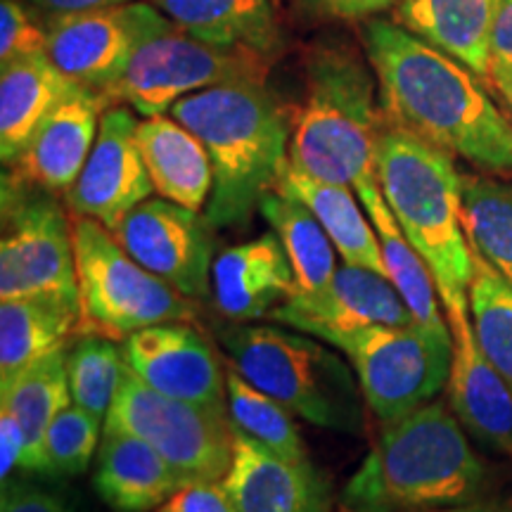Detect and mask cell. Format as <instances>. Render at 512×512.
Segmentation results:
<instances>
[{"mask_svg": "<svg viewBox=\"0 0 512 512\" xmlns=\"http://www.w3.org/2000/svg\"><path fill=\"white\" fill-rule=\"evenodd\" d=\"M363 48L392 124L484 174H512V119L486 91L482 76L396 22H366Z\"/></svg>", "mask_w": 512, "mask_h": 512, "instance_id": "6da1fadb", "label": "cell"}, {"mask_svg": "<svg viewBox=\"0 0 512 512\" xmlns=\"http://www.w3.org/2000/svg\"><path fill=\"white\" fill-rule=\"evenodd\" d=\"M489 467L448 401H430L394 422L339 494V512H432L486 501Z\"/></svg>", "mask_w": 512, "mask_h": 512, "instance_id": "7a4b0ae2", "label": "cell"}, {"mask_svg": "<svg viewBox=\"0 0 512 512\" xmlns=\"http://www.w3.org/2000/svg\"><path fill=\"white\" fill-rule=\"evenodd\" d=\"M375 176L403 235L430 268L448 328L470 323L475 254L463 230V174L453 155L384 117Z\"/></svg>", "mask_w": 512, "mask_h": 512, "instance_id": "3957f363", "label": "cell"}, {"mask_svg": "<svg viewBox=\"0 0 512 512\" xmlns=\"http://www.w3.org/2000/svg\"><path fill=\"white\" fill-rule=\"evenodd\" d=\"M207 147L214 190L207 221L245 226L290 159L292 124L261 81H235L185 95L169 110Z\"/></svg>", "mask_w": 512, "mask_h": 512, "instance_id": "277c9868", "label": "cell"}, {"mask_svg": "<svg viewBox=\"0 0 512 512\" xmlns=\"http://www.w3.org/2000/svg\"><path fill=\"white\" fill-rule=\"evenodd\" d=\"M370 69L342 48H323L309 57L304 102L290 136V162L299 171L349 188L375 178L384 114Z\"/></svg>", "mask_w": 512, "mask_h": 512, "instance_id": "5b68a950", "label": "cell"}, {"mask_svg": "<svg viewBox=\"0 0 512 512\" xmlns=\"http://www.w3.org/2000/svg\"><path fill=\"white\" fill-rule=\"evenodd\" d=\"M235 368L294 415L323 430L361 434L366 425L356 370L323 339L278 325H233L221 335Z\"/></svg>", "mask_w": 512, "mask_h": 512, "instance_id": "8992f818", "label": "cell"}, {"mask_svg": "<svg viewBox=\"0 0 512 512\" xmlns=\"http://www.w3.org/2000/svg\"><path fill=\"white\" fill-rule=\"evenodd\" d=\"M81 330L124 342L159 323L195 318V302L143 268L110 228L72 214Z\"/></svg>", "mask_w": 512, "mask_h": 512, "instance_id": "52a82bcc", "label": "cell"}, {"mask_svg": "<svg viewBox=\"0 0 512 512\" xmlns=\"http://www.w3.org/2000/svg\"><path fill=\"white\" fill-rule=\"evenodd\" d=\"M105 432L147 441L185 484L223 482L233 463L228 406H200L155 392L126 366L105 418Z\"/></svg>", "mask_w": 512, "mask_h": 512, "instance_id": "ba28073f", "label": "cell"}, {"mask_svg": "<svg viewBox=\"0 0 512 512\" xmlns=\"http://www.w3.org/2000/svg\"><path fill=\"white\" fill-rule=\"evenodd\" d=\"M335 349L356 370L370 411L382 422H394L444 392L456 339L451 330H430L420 323L377 325L339 339Z\"/></svg>", "mask_w": 512, "mask_h": 512, "instance_id": "9c48e42d", "label": "cell"}, {"mask_svg": "<svg viewBox=\"0 0 512 512\" xmlns=\"http://www.w3.org/2000/svg\"><path fill=\"white\" fill-rule=\"evenodd\" d=\"M15 297H62L79 302V278L72 216L53 192L22 181L10 171L3 178L0 302Z\"/></svg>", "mask_w": 512, "mask_h": 512, "instance_id": "30bf717a", "label": "cell"}, {"mask_svg": "<svg viewBox=\"0 0 512 512\" xmlns=\"http://www.w3.org/2000/svg\"><path fill=\"white\" fill-rule=\"evenodd\" d=\"M266 55L247 48H219L176 27L152 36L131 57L107 93L112 105H126L140 117H162L185 95L235 81L266 79Z\"/></svg>", "mask_w": 512, "mask_h": 512, "instance_id": "8fae6325", "label": "cell"}, {"mask_svg": "<svg viewBox=\"0 0 512 512\" xmlns=\"http://www.w3.org/2000/svg\"><path fill=\"white\" fill-rule=\"evenodd\" d=\"M174 22L145 0L46 19V53L69 79L107 93L136 50Z\"/></svg>", "mask_w": 512, "mask_h": 512, "instance_id": "7c38bea8", "label": "cell"}, {"mask_svg": "<svg viewBox=\"0 0 512 512\" xmlns=\"http://www.w3.org/2000/svg\"><path fill=\"white\" fill-rule=\"evenodd\" d=\"M214 230L200 211L150 197L112 233L140 266L195 302L211 294Z\"/></svg>", "mask_w": 512, "mask_h": 512, "instance_id": "4fadbf2b", "label": "cell"}, {"mask_svg": "<svg viewBox=\"0 0 512 512\" xmlns=\"http://www.w3.org/2000/svg\"><path fill=\"white\" fill-rule=\"evenodd\" d=\"M136 131L138 119L131 107H107L91 155L64 195L74 216H88L114 230L126 214L150 200L155 185L147 174Z\"/></svg>", "mask_w": 512, "mask_h": 512, "instance_id": "5bb4252c", "label": "cell"}, {"mask_svg": "<svg viewBox=\"0 0 512 512\" xmlns=\"http://www.w3.org/2000/svg\"><path fill=\"white\" fill-rule=\"evenodd\" d=\"M268 318L323 339L330 347L358 330L377 325L406 328L415 323L411 309L387 275L351 264L337 268L325 292L316 297L294 294L290 302L278 306Z\"/></svg>", "mask_w": 512, "mask_h": 512, "instance_id": "9a60e30c", "label": "cell"}, {"mask_svg": "<svg viewBox=\"0 0 512 512\" xmlns=\"http://www.w3.org/2000/svg\"><path fill=\"white\" fill-rule=\"evenodd\" d=\"M121 349L126 366L155 392L200 406H228V370H223L207 337L188 320L133 332Z\"/></svg>", "mask_w": 512, "mask_h": 512, "instance_id": "2e32d148", "label": "cell"}, {"mask_svg": "<svg viewBox=\"0 0 512 512\" xmlns=\"http://www.w3.org/2000/svg\"><path fill=\"white\" fill-rule=\"evenodd\" d=\"M223 486L240 512H330L332 484L311 460H290L233 425Z\"/></svg>", "mask_w": 512, "mask_h": 512, "instance_id": "e0dca14e", "label": "cell"}, {"mask_svg": "<svg viewBox=\"0 0 512 512\" xmlns=\"http://www.w3.org/2000/svg\"><path fill=\"white\" fill-rule=\"evenodd\" d=\"M107 107L105 95L79 83L43 119L12 174L43 190L67 192L91 155Z\"/></svg>", "mask_w": 512, "mask_h": 512, "instance_id": "ac0fdd59", "label": "cell"}, {"mask_svg": "<svg viewBox=\"0 0 512 512\" xmlns=\"http://www.w3.org/2000/svg\"><path fill=\"white\" fill-rule=\"evenodd\" d=\"M297 294V280L275 233L226 249L211 266L216 309L235 323L259 320Z\"/></svg>", "mask_w": 512, "mask_h": 512, "instance_id": "d6986e66", "label": "cell"}, {"mask_svg": "<svg viewBox=\"0 0 512 512\" xmlns=\"http://www.w3.org/2000/svg\"><path fill=\"white\" fill-rule=\"evenodd\" d=\"M451 332L456 349L446 384L448 406L470 439L512 460V387L484 356L472 320Z\"/></svg>", "mask_w": 512, "mask_h": 512, "instance_id": "ffe728a7", "label": "cell"}, {"mask_svg": "<svg viewBox=\"0 0 512 512\" xmlns=\"http://www.w3.org/2000/svg\"><path fill=\"white\" fill-rule=\"evenodd\" d=\"M185 482L147 441L128 432H105L95 456L93 486L114 512H152Z\"/></svg>", "mask_w": 512, "mask_h": 512, "instance_id": "44dd1931", "label": "cell"}, {"mask_svg": "<svg viewBox=\"0 0 512 512\" xmlns=\"http://www.w3.org/2000/svg\"><path fill=\"white\" fill-rule=\"evenodd\" d=\"M503 0H399L394 22L482 79L491 74V34Z\"/></svg>", "mask_w": 512, "mask_h": 512, "instance_id": "7402d4cb", "label": "cell"}, {"mask_svg": "<svg viewBox=\"0 0 512 512\" xmlns=\"http://www.w3.org/2000/svg\"><path fill=\"white\" fill-rule=\"evenodd\" d=\"M273 190L299 200L316 216L344 264L387 275L377 230L358 195H351L349 185L320 181L299 171L287 159Z\"/></svg>", "mask_w": 512, "mask_h": 512, "instance_id": "603a6c76", "label": "cell"}, {"mask_svg": "<svg viewBox=\"0 0 512 512\" xmlns=\"http://www.w3.org/2000/svg\"><path fill=\"white\" fill-rule=\"evenodd\" d=\"M138 147L155 192L185 209L202 211L214 190V169L202 140L174 117L138 121Z\"/></svg>", "mask_w": 512, "mask_h": 512, "instance_id": "cb8c5ba5", "label": "cell"}, {"mask_svg": "<svg viewBox=\"0 0 512 512\" xmlns=\"http://www.w3.org/2000/svg\"><path fill=\"white\" fill-rule=\"evenodd\" d=\"M79 86L48 53L0 67V157L12 166L27 150L43 119Z\"/></svg>", "mask_w": 512, "mask_h": 512, "instance_id": "d4e9b609", "label": "cell"}, {"mask_svg": "<svg viewBox=\"0 0 512 512\" xmlns=\"http://www.w3.org/2000/svg\"><path fill=\"white\" fill-rule=\"evenodd\" d=\"M72 403L67 349L0 377V408L15 415L24 434L22 470L46 475V432L57 413Z\"/></svg>", "mask_w": 512, "mask_h": 512, "instance_id": "484cf974", "label": "cell"}, {"mask_svg": "<svg viewBox=\"0 0 512 512\" xmlns=\"http://www.w3.org/2000/svg\"><path fill=\"white\" fill-rule=\"evenodd\" d=\"M81 330V304L62 297H15L0 302V377L67 349Z\"/></svg>", "mask_w": 512, "mask_h": 512, "instance_id": "4316f807", "label": "cell"}, {"mask_svg": "<svg viewBox=\"0 0 512 512\" xmlns=\"http://www.w3.org/2000/svg\"><path fill=\"white\" fill-rule=\"evenodd\" d=\"M197 41L268 55L278 43L271 0H150Z\"/></svg>", "mask_w": 512, "mask_h": 512, "instance_id": "83f0119b", "label": "cell"}, {"mask_svg": "<svg viewBox=\"0 0 512 512\" xmlns=\"http://www.w3.org/2000/svg\"><path fill=\"white\" fill-rule=\"evenodd\" d=\"M354 192L377 230L384 266H387V278L392 280L403 302L408 304L415 323L430 330H451L439 311V292L430 268H427L422 256L415 252V247L408 242L401 226L396 223L392 209L384 200L380 183H377V176L358 183Z\"/></svg>", "mask_w": 512, "mask_h": 512, "instance_id": "f1b7e54d", "label": "cell"}, {"mask_svg": "<svg viewBox=\"0 0 512 512\" xmlns=\"http://www.w3.org/2000/svg\"><path fill=\"white\" fill-rule=\"evenodd\" d=\"M259 209L283 242L297 280V294L316 297L328 290L337 273V249L316 216L280 190L266 192Z\"/></svg>", "mask_w": 512, "mask_h": 512, "instance_id": "f546056e", "label": "cell"}, {"mask_svg": "<svg viewBox=\"0 0 512 512\" xmlns=\"http://www.w3.org/2000/svg\"><path fill=\"white\" fill-rule=\"evenodd\" d=\"M463 230L472 254L512 283V178L463 174Z\"/></svg>", "mask_w": 512, "mask_h": 512, "instance_id": "4dcf8cb0", "label": "cell"}, {"mask_svg": "<svg viewBox=\"0 0 512 512\" xmlns=\"http://www.w3.org/2000/svg\"><path fill=\"white\" fill-rule=\"evenodd\" d=\"M228 411L233 425L290 460H311L294 413L247 382L235 368H228Z\"/></svg>", "mask_w": 512, "mask_h": 512, "instance_id": "1f68e13d", "label": "cell"}, {"mask_svg": "<svg viewBox=\"0 0 512 512\" xmlns=\"http://www.w3.org/2000/svg\"><path fill=\"white\" fill-rule=\"evenodd\" d=\"M126 361L117 339L91 335L67 347V380L74 406L105 420L119 392Z\"/></svg>", "mask_w": 512, "mask_h": 512, "instance_id": "d6a6232c", "label": "cell"}, {"mask_svg": "<svg viewBox=\"0 0 512 512\" xmlns=\"http://www.w3.org/2000/svg\"><path fill=\"white\" fill-rule=\"evenodd\" d=\"M470 320L484 356L512 387V283L475 256Z\"/></svg>", "mask_w": 512, "mask_h": 512, "instance_id": "836d02e7", "label": "cell"}, {"mask_svg": "<svg viewBox=\"0 0 512 512\" xmlns=\"http://www.w3.org/2000/svg\"><path fill=\"white\" fill-rule=\"evenodd\" d=\"M105 420L69 403L46 432V475H81L98 456Z\"/></svg>", "mask_w": 512, "mask_h": 512, "instance_id": "e575fe53", "label": "cell"}, {"mask_svg": "<svg viewBox=\"0 0 512 512\" xmlns=\"http://www.w3.org/2000/svg\"><path fill=\"white\" fill-rule=\"evenodd\" d=\"M46 53V24H36L19 0L0 3V67Z\"/></svg>", "mask_w": 512, "mask_h": 512, "instance_id": "d590c367", "label": "cell"}, {"mask_svg": "<svg viewBox=\"0 0 512 512\" xmlns=\"http://www.w3.org/2000/svg\"><path fill=\"white\" fill-rule=\"evenodd\" d=\"M155 512H240L223 482L183 484Z\"/></svg>", "mask_w": 512, "mask_h": 512, "instance_id": "8d00e7d4", "label": "cell"}, {"mask_svg": "<svg viewBox=\"0 0 512 512\" xmlns=\"http://www.w3.org/2000/svg\"><path fill=\"white\" fill-rule=\"evenodd\" d=\"M0 512H74L67 501L53 491L43 489L31 482H10L3 484V496H0Z\"/></svg>", "mask_w": 512, "mask_h": 512, "instance_id": "74e56055", "label": "cell"}, {"mask_svg": "<svg viewBox=\"0 0 512 512\" xmlns=\"http://www.w3.org/2000/svg\"><path fill=\"white\" fill-rule=\"evenodd\" d=\"M24 434L15 415L0 408V479L10 482L12 472L22 465Z\"/></svg>", "mask_w": 512, "mask_h": 512, "instance_id": "f35d334b", "label": "cell"}, {"mask_svg": "<svg viewBox=\"0 0 512 512\" xmlns=\"http://www.w3.org/2000/svg\"><path fill=\"white\" fill-rule=\"evenodd\" d=\"M313 10L339 19H366L396 8L399 0H306Z\"/></svg>", "mask_w": 512, "mask_h": 512, "instance_id": "ab89813d", "label": "cell"}, {"mask_svg": "<svg viewBox=\"0 0 512 512\" xmlns=\"http://www.w3.org/2000/svg\"><path fill=\"white\" fill-rule=\"evenodd\" d=\"M491 67H512V0H503L491 34Z\"/></svg>", "mask_w": 512, "mask_h": 512, "instance_id": "60d3db41", "label": "cell"}, {"mask_svg": "<svg viewBox=\"0 0 512 512\" xmlns=\"http://www.w3.org/2000/svg\"><path fill=\"white\" fill-rule=\"evenodd\" d=\"M31 8H36L41 15L57 17V15H69V12H83V10H95V8H107V5H119V3H131V0H27Z\"/></svg>", "mask_w": 512, "mask_h": 512, "instance_id": "b9f144b4", "label": "cell"}, {"mask_svg": "<svg viewBox=\"0 0 512 512\" xmlns=\"http://www.w3.org/2000/svg\"><path fill=\"white\" fill-rule=\"evenodd\" d=\"M489 81L494 83V88L501 95L505 107H508L512 119V67H491Z\"/></svg>", "mask_w": 512, "mask_h": 512, "instance_id": "7bdbcfd3", "label": "cell"}, {"mask_svg": "<svg viewBox=\"0 0 512 512\" xmlns=\"http://www.w3.org/2000/svg\"><path fill=\"white\" fill-rule=\"evenodd\" d=\"M432 512H512L508 505L498 503V501H477V503H467V505H456V508H444V510H432Z\"/></svg>", "mask_w": 512, "mask_h": 512, "instance_id": "ee69618b", "label": "cell"}]
</instances>
